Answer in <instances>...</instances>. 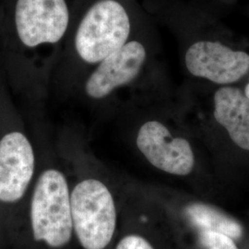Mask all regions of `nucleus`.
<instances>
[{"label": "nucleus", "mask_w": 249, "mask_h": 249, "mask_svg": "<svg viewBox=\"0 0 249 249\" xmlns=\"http://www.w3.org/2000/svg\"><path fill=\"white\" fill-rule=\"evenodd\" d=\"M185 213L187 220L197 231H217L235 241L244 234V228L237 220L213 205L191 203L187 206Z\"/></svg>", "instance_id": "obj_10"}, {"label": "nucleus", "mask_w": 249, "mask_h": 249, "mask_svg": "<svg viewBox=\"0 0 249 249\" xmlns=\"http://www.w3.org/2000/svg\"><path fill=\"white\" fill-rule=\"evenodd\" d=\"M149 29V24L144 27L84 78L83 92L87 98L104 101L142 74L152 53H156V42Z\"/></svg>", "instance_id": "obj_5"}, {"label": "nucleus", "mask_w": 249, "mask_h": 249, "mask_svg": "<svg viewBox=\"0 0 249 249\" xmlns=\"http://www.w3.org/2000/svg\"><path fill=\"white\" fill-rule=\"evenodd\" d=\"M197 241L203 249H239L235 240L217 231H197Z\"/></svg>", "instance_id": "obj_11"}, {"label": "nucleus", "mask_w": 249, "mask_h": 249, "mask_svg": "<svg viewBox=\"0 0 249 249\" xmlns=\"http://www.w3.org/2000/svg\"><path fill=\"white\" fill-rule=\"evenodd\" d=\"M213 116L233 142L249 151V98L242 89L231 86L217 89L213 96Z\"/></svg>", "instance_id": "obj_9"}, {"label": "nucleus", "mask_w": 249, "mask_h": 249, "mask_svg": "<svg viewBox=\"0 0 249 249\" xmlns=\"http://www.w3.org/2000/svg\"><path fill=\"white\" fill-rule=\"evenodd\" d=\"M137 146L153 166L175 176H187L195 166L191 145L183 138H175L165 124L148 121L141 126Z\"/></svg>", "instance_id": "obj_7"}, {"label": "nucleus", "mask_w": 249, "mask_h": 249, "mask_svg": "<svg viewBox=\"0 0 249 249\" xmlns=\"http://www.w3.org/2000/svg\"><path fill=\"white\" fill-rule=\"evenodd\" d=\"M183 47L187 72L198 79L227 86L249 71V53L232 49L209 33L188 34Z\"/></svg>", "instance_id": "obj_6"}, {"label": "nucleus", "mask_w": 249, "mask_h": 249, "mask_svg": "<svg viewBox=\"0 0 249 249\" xmlns=\"http://www.w3.org/2000/svg\"><path fill=\"white\" fill-rule=\"evenodd\" d=\"M147 25L136 0H78L56 78H85Z\"/></svg>", "instance_id": "obj_2"}, {"label": "nucleus", "mask_w": 249, "mask_h": 249, "mask_svg": "<svg viewBox=\"0 0 249 249\" xmlns=\"http://www.w3.org/2000/svg\"><path fill=\"white\" fill-rule=\"evenodd\" d=\"M78 0H0V63L14 87L41 98L62 54Z\"/></svg>", "instance_id": "obj_1"}, {"label": "nucleus", "mask_w": 249, "mask_h": 249, "mask_svg": "<svg viewBox=\"0 0 249 249\" xmlns=\"http://www.w3.org/2000/svg\"><path fill=\"white\" fill-rule=\"evenodd\" d=\"M115 249H155V248L142 235L130 233L119 241Z\"/></svg>", "instance_id": "obj_12"}, {"label": "nucleus", "mask_w": 249, "mask_h": 249, "mask_svg": "<svg viewBox=\"0 0 249 249\" xmlns=\"http://www.w3.org/2000/svg\"><path fill=\"white\" fill-rule=\"evenodd\" d=\"M73 229L84 249H105L116 229V205L108 187L93 178L78 183L71 194Z\"/></svg>", "instance_id": "obj_4"}, {"label": "nucleus", "mask_w": 249, "mask_h": 249, "mask_svg": "<svg viewBox=\"0 0 249 249\" xmlns=\"http://www.w3.org/2000/svg\"><path fill=\"white\" fill-rule=\"evenodd\" d=\"M36 170V155L31 142L19 131L0 140V201L15 203L24 196Z\"/></svg>", "instance_id": "obj_8"}, {"label": "nucleus", "mask_w": 249, "mask_h": 249, "mask_svg": "<svg viewBox=\"0 0 249 249\" xmlns=\"http://www.w3.org/2000/svg\"><path fill=\"white\" fill-rule=\"evenodd\" d=\"M244 92H245V94H246V95H247V96L249 98V82H248V84L246 85V88H245Z\"/></svg>", "instance_id": "obj_13"}, {"label": "nucleus", "mask_w": 249, "mask_h": 249, "mask_svg": "<svg viewBox=\"0 0 249 249\" xmlns=\"http://www.w3.org/2000/svg\"><path fill=\"white\" fill-rule=\"evenodd\" d=\"M67 178L59 170H45L36 182L30 222L34 239L49 249L65 248L72 238L71 199Z\"/></svg>", "instance_id": "obj_3"}]
</instances>
